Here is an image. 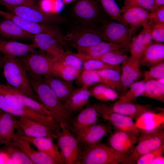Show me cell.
Returning <instances> with one entry per match:
<instances>
[{
  "mask_svg": "<svg viewBox=\"0 0 164 164\" xmlns=\"http://www.w3.org/2000/svg\"><path fill=\"white\" fill-rule=\"evenodd\" d=\"M29 80L38 101L50 112L52 117L60 125L61 128L70 129L73 114L66 109L63 103L47 84L41 80L30 78Z\"/></svg>",
  "mask_w": 164,
  "mask_h": 164,
  "instance_id": "1",
  "label": "cell"
},
{
  "mask_svg": "<svg viewBox=\"0 0 164 164\" xmlns=\"http://www.w3.org/2000/svg\"><path fill=\"white\" fill-rule=\"evenodd\" d=\"M2 67L7 84L38 101L30 84L28 74L16 57L4 55Z\"/></svg>",
  "mask_w": 164,
  "mask_h": 164,
  "instance_id": "2",
  "label": "cell"
},
{
  "mask_svg": "<svg viewBox=\"0 0 164 164\" xmlns=\"http://www.w3.org/2000/svg\"><path fill=\"white\" fill-rule=\"evenodd\" d=\"M135 164L128 157L121 154L101 142L83 148L80 164Z\"/></svg>",
  "mask_w": 164,
  "mask_h": 164,
  "instance_id": "3",
  "label": "cell"
},
{
  "mask_svg": "<svg viewBox=\"0 0 164 164\" xmlns=\"http://www.w3.org/2000/svg\"><path fill=\"white\" fill-rule=\"evenodd\" d=\"M16 57L29 78L40 80L43 77L52 75L53 65L56 60L41 50H35L24 56Z\"/></svg>",
  "mask_w": 164,
  "mask_h": 164,
  "instance_id": "4",
  "label": "cell"
},
{
  "mask_svg": "<svg viewBox=\"0 0 164 164\" xmlns=\"http://www.w3.org/2000/svg\"><path fill=\"white\" fill-rule=\"evenodd\" d=\"M93 105L100 116L111 125L114 131L124 132L138 138L141 130L132 118L113 111L104 103H94Z\"/></svg>",
  "mask_w": 164,
  "mask_h": 164,
  "instance_id": "5",
  "label": "cell"
},
{
  "mask_svg": "<svg viewBox=\"0 0 164 164\" xmlns=\"http://www.w3.org/2000/svg\"><path fill=\"white\" fill-rule=\"evenodd\" d=\"M164 126L162 125L150 131H141L137 145L129 158L135 163L139 157L164 144Z\"/></svg>",
  "mask_w": 164,
  "mask_h": 164,
  "instance_id": "6",
  "label": "cell"
},
{
  "mask_svg": "<svg viewBox=\"0 0 164 164\" xmlns=\"http://www.w3.org/2000/svg\"><path fill=\"white\" fill-rule=\"evenodd\" d=\"M58 146L64 158L65 164H80L83 147L70 130L62 128L56 133Z\"/></svg>",
  "mask_w": 164,
  "mask_h": 164,
  "instance_id": "7",
  "label": "cell"
},
{
  "mask_svg": "<svg viewBox=\"0 0 164 164\" xmlns=\"http://www.w3.org/2000/svg\"><path fill=\"white\" fill-rule=\"evenodd\" d=\"M10 12L39 23L55 25L64 22L65 19L56 14L46 12L42 9L30 7L4 4Z\"/></svg>",
  "mask_w": 164,
  "mask_h": 164,
  "instance_id": "8",
  "label": "cell"
},
{
  "mask_svg": "<svg viewBox=\"0 0 164 164\" xmlns=\"http://www.w3.org/2000/svg\"><path fill=\"white\" fill-rule=\"evenodd\" d=\"M0 15L4 19L12 21L26 32L32 35L46 34L55 38L62 44L64 43L63 36L60 30L54 26L40 24L10 12L0 10Z\"/></svg>",
  "mask_w": 164,
  "mask_h": 164,
  "instance_id": "9",
  "label": "cell"
},
{
  "mask_svg": "<svg viewBox=\"0 0 164 164\" xmlns=\"http://www.w3.org/2000/svg\"><path fill=\"white\" fill-rule=\"evenodd\" d=\"M103 23L100 32L105 41L129 47L133 35L127 26L111 20Z\"/></svg>",
  "mask_w": 164,
  "mask_h": 164,
  "instance_id": "10",
  "label": "cell"
},
{
  "mask_svg": "<svg viewBox=\"0 0 164 164\" xmlns=\"http://www.w3.org/2000/svg\"><path fill=\"white\" fill-rule=\"evenodd\" d=\"M63 39L64 43L67 42L76 49L91 46L105 41L100 31L87 28L72 31Z\"/></svg>",
  "mask_w": 164,
  "mask_h": 164,
  "instance_id": "11",
  "label": "cell"
},
{
  "mask_svg": "<svg viewBox=\"0 0 164 164\" xmlns=\"http://www.w3.org/2000/svg\"><path fill=\"white\" fill-rule=\"evenodd\" d=\"M112 128L107 122H99L81 130L75 138L84 148L101 143L103 138L111 132Z\"/></svg>",
  "mask_w": 164,
  "mask_h": 164,
  "instance_id": "12",
  "label": "cell"
},
{
  "mask_svg": "<svg viewBox=\"0 0 164 164\" xmlns=\"http://www.w3.org/2000/svg\"><path fill=\"white\" fill-rule=\"evenodd\" d=\"M0 109L15 116L27 118L47 125L56 131L61 128L60 125L50 116L42 114L30 108L27 109L15 108L0 95Z\"/></svg>",
  "mask_w": 164,
  "mask_h": 164,
  "instance_id": "13",
  "label": "cell"
},
{
  "mask_svg": "<svg viewBox=\"0 0 164 164\" xmlns=\"http://www.w3.org/2000/svg\"><path fill=\"white\" fill-rule=\"evenodd\" d=\"M17 131L21 134L32 137H46L56 139L57 131L52 128L29 118L19 117Z\"/></svg>",
  "mask_w": 164,
  "mask_h": 164,
  "instance_id": "14",
  "label": "cell"
},
{
  "mask_svg": "<svg viewBox=\"0 0 164 164\" xmlns=\"http://www.w3.org/2000/svg\"><path fill=\"white\" fill-rule=\"evenodd\" d=\"M109 134L108 145L121 154L129 157L134 149L138 138L123 131H114Z\"/></svg>",
  "mask_w": 164,
  "mask_h": 164,
  "instance_id": "15",
  "label": "cell"
},
{
  "mask_svg": "<svg viewBox=\"0 0 164 164\" xmlns=\"http://www.w3.org/2000/svg\"><path fill=\"white\" fill-rule=\"evenodd\" d=\"M114 112L132 118L137 119L144 114L156 113L162 110L161 108H153L152 104H142L132 103L122 104L115 103L107 104Z\"/></svg>",
  "mask_w": 164,
  "mask_h": 164,
  "instance_id": "16",
  "label": "cell"
},
{
  "mask_svg": "<svg viewBox=\"0 0 164 164\" xmlns=\"http://www.w3.org/2000/svg\"><path fill=\"white\" fill-rule=\"evenodd\" d=\"M99 116L93 105L87 107L73 117L70 130L75 137L81 130L99 122Z\"/></svg>",
  "mask_w": 164,
  "mask_h": 164,
  "instance_id": "17",
  "label": "cell"
},
{
  "mask_svg": "<svg viewBox=\"0 0 164 164\" xmlns=\"http://www.w3.org/2000/svg\"><path fill=\"white\" fill-rule=\"evenodd\" d=\"M31 40L36 48L45 52L49 56L56 60L59 59L64 52L53 36L46 34L33 35Z\"/></svg>",
  "mask_w": 164,
  "mask_h": 164,
  "instance_id": "18",
  "label": "cell"
},
{
  "mask_svg": "<svg viewBox=\"0 0 164 164\" xmlns=\"http://www.w3.org/2000/svg\"><path fill=\"white\" fill-rule=\"evenodd\" d=\"M121 9V20L135 36L137 29L147 23L149 12L142 8L136 7Z\"/></svg>",
  "mask_w": 164,
  "mask_h": 164,
  "instance_id": "19",
  "label": "cell"
},
{
  "mask_svg": "<svg viewBox=\"0 0 164 164\" xmlns=\"http://www.w3.org/2000/svg\"><path fill=\"white\" fill-rule=\"evenodd\" d=\"M16 137L12 141L13 144L22 151L35 164H58L51 157L43 152L35 151L30 143L17 132Z\"/></svg>",
  "mask_w": 164,
  "mask_h": 164,
  "instance_id": "20",
  "label": "cell"
},
{
  "mask_svg": "<svg viewBox=\"0 0 164 164\" xmlns=\"http://www.w3.org/2000/svg\"><path fill=\"white\" fill-rule=\"evenodd\" d=\"M24 139L36 147L38 150L49 155L58 163L65 164L63 155L58 149L57 146L54 144L52 139L46 137H32L24 135L17 132Z\"/></svg>",
  "mask_w": 164,
  "mask_h": 164,
  "instance_id": "21",
  "label": "cell"
},
{
  "mask_svg": "<svg viewBox=\"0 0 164 164\" xmlns=\"http://www.w3.org/2000/svg\"><path fill=\"white\" fill-rule=\"evenodd\" d=\"M140 65L139 59L131 56L122 63L121 75L122 91L124 92L141 76Z\"/></svg>",
  "mask_w": 164,
  "mask_h": 164,
  "instance_id": "22",
  "label": "cell"
},
{
  "mask_svg": "<svg viewBox=\"0 0 164 164\" xmlns=\"http://www.w3.org/2000/svg\"><path fill=\"white\" fill-rule=\"evenodd\" d=\"M18 128V120L15 116L7 112H0V145L7 144L16 137L15 132Z\"/></svg>",
  "mask_w": 164,
  "mask_h": 164,
  "instance_id": "23",
  "label": "cell"
},
{
  "mask_svg": "<svg viewBox=\"0 0 164 164\" xmlns=\"http://www.w3.org/2000/svg\"><path fill=\"white\" fill-rule=\"evenodd\" d=\"M129 47L124 45L102 41L95 45L86 47L78 48L77 52L74 54L83 60L97 57L110 51L119 49Z\"/></svg>",
  "mask_w": 164,
  "mask_h": 164,
  "instance_id": "24",
  "label": "cell"
},
{
  "mask_svg": "<svg viewBox=\"0 0 164 164\" xmlns=\"http://www.w3.org/2000/svg\"><path fill=\"white\" fill-rule=\"evenodd\" d=\"M143 27L139 33L132 37L129 47L130 56L139 60L146 47L153 41L148 21Z\"/></svg>",
  "mask_w": 164,
  "mask_h": 164,
  "instance_id": "25",
  "label": "cell"
},
{
  "mask_svg": "<svg viewBox=\"0 0 164 164\" xmlns=\"http://www.w3.org/2000/svg\"><path fill=\"white\" fill-rule=\"evenodd\" d=\"M91 96L87 87H81L73 89L63 103L64 107L70 112H79L87 104Z\"/></svg>",
  "mask_w": 164,
  "mask_h": 164,
  "instance_id": "26",
  "label": "cell"
},
{
  "mask_svg": "<svg viewBox=\"0 0 164 164\" xmlns=\"http://www.w3.org/2000/svg\"><path fill=\"white\" fill-rule=\"evenodd\" d=\"M164 60V43L153 41L145 50L140 59L139 64L149 69Z\"/></svg>",
  "mask_w": 164,
  "mask_h": 164,
  "instance_id": "27",
  "label": "cell"
},
{
  "mask_svg": "<svg viewBox=\"0 0 164 164\" xmlns=\"http://www.w3.org/2000/svg\"><path fill=\"white\" fill-rule=\"evenodd\" d=\"M73 10L76 16L84 21L94 20L99 15L98 5L94 0H78L73 6Z\"/></svg>",
  "mask_w": 164,
  "mask_h": 164,
  "instance_id": "28",
  "label": "cell"
},
{
  "mask_svg": "<svg viewBox=\"0 0 164 164\" xmlns=\"http://www.w3.org/2000/svg\"><path fill=\"white\" fill-rule=\"evenodd\" d=\"M36 48L33 43L26 44L0 39V52L3 53L4 55L22 57L35 51Z\"/></svg>",
  "mask_w": 164,
  "mask_h": 164,
  "instance_id": "29",
  "label": "cell"
},
{
  "mask_svg": "<svg viewBox=\"0 0 164 164\" xmlns=\"http://www.w3.org/2000/svg\"><path fill=\"white\" fill-rule=\"evenodd\" d=\"M41 80L49 86L63 103L73 90L71 83L53 75L43 77Z\"/></svg>",
  "mask_w": 164,
  "mask_h": 164,
  "instance_id": "30",
  "label": "cell"
},
{
  "mask_svg": "<svg viewBox=\"0 0 164 164\" xmlns=\"http://www.w3.org/2000/svg\"><path fill=\"white\" fill-rule=\"evenodd\" d=\"M33 35L12 21L5 19L0 20L1 37L6 39L31 40Z\"/></svg>",
  "mask_w": 164,
  "mask_h": 164,
  "instance_id": "31",
  "label": "cell"
},
{
  "mask_svg": "<svg viewBox=\"0 0 164 164\" xmlns=\"http://www.w3.org/2000/svg\"><path fill=\"white\" fill-rule=\"evenodd\" d=\"M97 72L102 84L117 92L122 91L120 71L116 69H108Z\"/></svg>",
  "mask_w": 164,
  "mask_h": 164,
  "instance_id": "32",
  "label": "cell"
},
{
  "mask_svg": "<svg viewBox=\"0 0 164 164\" xmlns=\"http://www.w3.org/2000/svg\"><path fill=\"white\" fill-rule=\"evenodd\" d=\"M82 70H78L67 65L59 60L53 63L52 74L63 80L71 83L77 78Z\"/></svg>",
  "mask_w": 164,
  "mask_h": 164,
  "instance_id": "33",
  "label": "cell"
},
{
  "mask_svg": "<svg viewBox=\"0 0 164 164\" xmlns=\"http://www.w3.org/2000/svg\"><path fill=\"white\" fill-rule=\"evenodd\" d=\"M6 155L12 164H32L31 160L12 142L0 148Z\"/></svg>",
  "mask_w": 164,
  "mask_h": 164,
  "instance_id": "34",
  "label": "cell"
},
{
  "mask_svg": "<svg viewBox=\"0 0 164 164\" xmlns=\"http://www.w3.org/2000/svg\"><path fill=\"white\" fill-rule=\"evenodd\" d=\"M146 82L144 80L135 81L132 83L124 94L122 95L118 100L114 103L122 104L132 103L135 101L137 98L141 96L144 92Z\"/></svg>",
  "mask_w": 164,
  "mask_h": 164,
  "instance_id": "35",
  "label": "cell"
},
{
  "mask_svg": "<svg viewBox=\"0 0 164 164\" xmlns=\"http://www.w3.org/2000/svg\"><path fill=\"white\" fill-rule=\"evenodd\" d=\"M141 96L164 103V84L156 80H148L146 81L145 90Z\"/></svg>",
  "mask_w": 164,
  "mask_h": 164,
  "instance_id": "36",
  "label": "cell"
},
{
  "mask_svg": "<svg viewBox=\"0 0 164 164\" xmlns=\"http://www.w3.org/2000/svg\"><path fill=\"white\" fill-rule=\"evenodd\" d=\"M127 49L123 48L115 50L100 56L88 59L97 60L111 65L118 66L129 57L125 53V50Z\"/></svg>",
  "mask_w": 164,
  "mask_h": 164,
  "instance_id": "37",
  "label": "cell"
},
{
  "mask_svg": "<svg viewBox=\"0 0 164 164\" xmlns=\"http://www.w3.org/2000/svg\"><path fill=\"white\" fill-rule=\"evenodd\" d=\"M99 1L104 11L111 20L125 24L121 19L122 10L119 7L114 0Z\"/></svg>",
  "mask_w": 164,
  "mask_h": 164,
  "instance_id": "38",
  "label": "cell"
},
{
  "mask_svg": "<svg viewBox=\"0 0 164 164\" xmlns=\"http://www.w3.org/2000/svg\"><path fill=\"white\" fill-rule=\"evenodd\" d=\"M78 82L82 87H88L99 82L101 79L97 71L83 70L77 77Z\"/></svg>",
  "mask_w": 164,
  "mask_h": 164,
  "instance_id": "39",
  "label": "cell"
},
{
  "mask_svg": "<svg viewBox=\"0 0 164 164\" xmlns=\"http://www.w3.org/2000/svg\"><path fill=\"white\" fill-rule=\"evenodd\" d=\"M83 60V70L98 71L105 69H112L121 71V67L119 65L113 66L99 60L94 59H87Z\"/></svg>",
  "mask_w": 164,
  "mask_h": 164,
  "instance_id": "40",
  "label": "cell"
},
{
  "mask_svg": "<svg viewBox=\"0 0 164 164\" xmlns=\"http://www.w3.org/2000/svg\"><path fill=\"white\" fill-rule=\"evenodd\" d=\"M124 5L122 9L132 7H139L142 8L148 12H151L158 6L154 0H123Z\"/></svg>",
  "mask_w": 164,
  "mask_h": 164,
  "instance_id": "41",
  "label": "cell"
},
{
  "mask_svg": "<svg viewBox=\"0 0 164 164\" xmlns=\"http://www.w3.org/2000/svg\"><path fill=\"white\" fill-rule=\"evenodd\" d=\"M58 60L64 64L78 70H82L83 60L70 52H65Z\"/></svg>",
  "mask_w": 164,
  "mask_h": 164,
  "instance_id": "42",
  "label": "cell"
},
{
  "mask_svg": "<svg viewBox=\"0 0 164 164\" xmlns=\"http://www.w3.org/2000/svg\"><path fill=\"white\" fill-rule=\"evenodd\" d=\"M144 77L145 82L149 80L164 77V61L151 67L149 70L145 72Z\"/></svg>",
  "mask_w": 164,
  "mask_h": 164,
  "instance_id": "43",
  "label": "cell"
},
{
  "mask_svg": "<svg viewBox=\"0 0 164 164\" xmlns=\"http://www.w3.org/2000/svg\"><path fill=\"white\" fill-rule=\"evenodd\" d=\"M164 152V144L159 148L139 157L136 161V164H151L157 157L162 155Z\"/></svg>",
  "mask_w": 164,
  "mask_h": 164,
  "instance_id": "44",
  "label": "cell"
},
{
  "mask_svg": "<svg viewBox=\"0 0 164 164\" xmlns=\"http://www.w3.org/2000/svg\"><path fill=\"white\" fill-rule=\"evenodd\" d=\"M147 20L152 24H164V5L149 13Z\"/></svg>",
  "mask_w": 164,
  "mask_h": 164,
  "instance_id": "45",
  "label": "cell"
},
{
  "mask_svg": "<svg viewBox=\"0 0 164 164\" xmlns=\"http://www.w3.org/2000/svg\"><path fill=\"white\" fill-rule=\"evenodd\" d=\"M150 26V33L153 41H164V24H155L148 22Z\"/></svg>",
  "mask_w": 164,
  "mask_h": 164,
  "instance_id": "46",
  "label": "cell"
},
{
  "mask_svg": "<svg viewBox=\"0 0 164 164\" xmlns=\"http://www.w3.org/2000/svg\"><path fill=\"white\" fill-rule=\"evenodd\" d=\"M22 5L28 6L38 9H42L36 0H0V4Z\"/></svg>",
  "mask_w": 164,
  "mask_h": 164,
  "instance_id": "47",
  "label": "cell"
},
{
  "mask_svg": "<svg viewBox=\"0 0 164 164\" xmlns=\"http://www.w3.org/2000/svg\"><path fill=\"white\" fill-rule=\"evenodd\" d=\"M118 97L116 91L109 87H107L101 94L99 100L101 101H113Z\"/></svg>",
  "mask_w": 164,
  "mask_h": 164,
  "instance_id": "48",
  "label": "cell"
},
{
  "mask_svg": "<svg viewBox=\"0 0 164 164\" xmlns=\"http://www.w3.org/2000/svg\"><path fill=\"white\" fill-rule=\"evenodd\" d=\"M107 87L106 86L102 84L95 86L89 91L91 96L99 100L103 92Z\"/></svg>",
  "mask_w": 164,
  "mask_h": 164,
  "instance_id": "49",
  "label": "cell"
},
{
  "mask_svg": "<svg viewBox=\"0 0 164 164\" xmlns=\"http://www.w3.org/2000/svg\"><path fill=\"white\" fill-rule=\"evenodd\" d=\"M39 7L44 11L48 13H53V0H42Z\"/></svg>",
  "mask_w": 164,
  "mask_h": 164,
  "instance_id": "50",
  "label": "cell"
},
{
  "mask_svg": "<svg viewBox=\"0 0 164 164\" xmlns=\"http://www.w3.org/2000/svg\"><path fill=\"white\" fill-rule=\"evenodd\" d=\"M53 13L56 14L62 9L64 3L62 0H53Z\"/></svg>",
  "mask_w": 164,
  "mask_h": 164,
  "instance_id": "51",
  "label": "cell"
},
{
  "mask_svg": "<svg viewBox=\"0 0 164 164\" xmlns=\"http://www.w3.org/2000/svg\"><path fill=\"white\" fill-rule=\"evenodd\" d=\"M164 156L161 155L156 158L152 162L151 164H164Z\"/></svg>",
  "mask_w": 164,
  "mask_h": 164,
  "instance_id": "52",
  "label": "cell"
},
{
  "mask_svg": "<svg viewBox=\"0 0 164 164\" xmlns=\"http://www.w3.org/2000/svg\"><path fill=\"white\" fill-rule=\"evenodd\" d=\"M154 1L158 7L164 5V0H154Z\"/></svg>",
  "mask_w": 164,
  "mask_h": 164,
  "instance_id": "53",
  "label": "cell"
},
{
  "mask_svg": "<svg viewBox=\"0 0 164 164\" xmlns=\"http://www.w3.org/2000/svg\"><path fill=\"white\" fill-rule=\"evenodd\" d=\"M4 61V56H0V69L2 67Z\"/></svg>",
  "mask_w": 164,
  "mask_h": 164,
  "instance_id": "54",
  "label": "cell"
},
{
  "mask_svg": "<svg viewBox=\"0 0 164 164\" xmlns=\"http://www.w3.org/2000/svg\"><path fill=\"white\" fill-rule=\"evenodd\" d=\"M156 80L160 83L164 84V77L160 78Z\"/></svg>",
  "mask_w": 164,
  "mask_h": 164,
  "instance_id": "55",
  "label": "cell"
},
{
  "mask_svg": "<svg viewBox=\"0 0 164 164\" xmlns=\"http://www.w3.org/2000/svg\"><path fill=\"white\" fill-rule=\"evenodd\" d=\"M64 4H68L74 0H62Z\"/></svg>",
  "mask_w": 164,
  "mask_h": 164,
  "instance_id": "56",
  "label": "cell"
},
{
  "mask_svg": "<svg viewBox=\"0 0 164 164\" xmlns=\"http://www.w3.org/2000/svg\"><path fill=\"white\" fill-rule=\"evenodd\" d=\"M2 111V110H1V109H0V112Z\"/></svg>",
  "mask_w": 164,
  "mask_h": 164,
  "instance_id": "57",
  "label": "cell"
}]
</instances>
